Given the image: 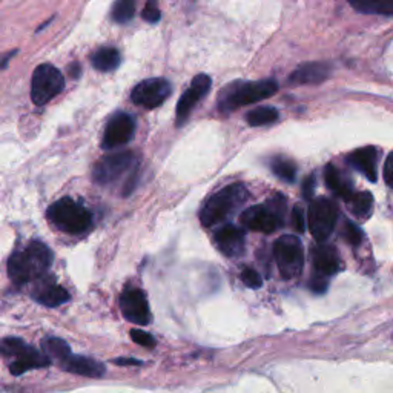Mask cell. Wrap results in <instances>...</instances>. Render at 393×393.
Listing matches in <instances>:
<instances>
[{
	"label": "cell",
	"mask_w": 393,
	"mask_h": 393,
	"mask_svg": "<svg viewBox=\"0 0 393 393\" xmlns=\"http://www.w3.org/2000/svg\"><path fill=\"white\" fill-rule=\"evenodd\" d=\"M143 19L149 22V24H157L162 17V12H160V8L157 5V0H148L147 5H144V10L142 12Z\"/></svg>",
	"instance_id": "4dcf8cb0"
},
{
	"label": "cell",
	"mask_w": 393,
	"mask_h": 393,
	"mask_svg": "<svg viewBox=\"0 0 393 393\" xmlns=\"http://www.w3.org/2000/svg\"><path fill=\"white\" fill-rule=\"evenodd\" d=\"M135 133V120L133 115L126 112H117L109 119L105 128L103 138H101V148L109 151L126 144Z\"/></svg>",
	"instance_id": "7c38bea8"
},
{
	"label": "cell",
	"mask_w": 393,
	"mask_h": 393,
	"mask_svg": "<svg viewBox=\"0 0 393 393\" xmlns=\"http://www.w3.org/2000/svg\"><path fill=\"white\" fill-rule=\"evenodd\" d=\"M347 205L355 217L367 218L374 208V195L370 192L353 194L351 199L347 200Z\"/></svg>",
	"instance_id": "d4e9b609"
},
{
	"label": "cell",
	"mask_w": 393,
	"mask_h": 393,
	"mask_svg": "<svg viewBox=\"0 0 393 393\" xmlns=\"http://www.w3.org/2000/svg\"><path fill=\"white\" fill-rule=\"evenodd\" d=\"M14 54H16V51H11V53H8V54H0V69H3L6 65H8L10 59Z\"/></svg>",
	"instance_id": "74e56055"
},
{
	"label": "cell",
	"mask_w": 393,
	"mask_h": 393,
	"mask_svg": "<svg viewBox=\"0 0 393 393\" xmlns=\"http://www.w3.org/2000/svg\"><path fill=\"white\" fill-rule=\"evenodd\" d=\"M172 86L166 78H148L138 83L131 94V99L135 105L154 109L165 103L171 96Z\"/></svg>",
	"instance_id": "8fae6325"
},
{
	"label": "cell",
	"mask_w": 393,
	"mask_h": 393,
	"mask_svg": "<svg viewBox=\"0 0 393 393\" xmlns=\"http://www.w3.org/2000/svg\"><path fill=\"white\" fill-rule=\"evenodd\" d=\"M343 237L346 238V242L352 246H358L362 242V232L361 229L356 226V224L346 221L344 229H343Z\"/></svg>",
	"instance_id": "f1b7e54d"
},
{
	"label": "cell",
	"mask_w": 393,
	"mask_h": 393,
	"mask_svg": "<svg viewBox=\"0 0 393 393\" xmlns=\"http://www.w3.org/2000/svg\"><path fill=\"white\" fill-rule=\"evenodd\" d=\"M63 366L65 370H68L69 374L86 378H100L106 372L103 364L83 355H71L69 358L63 362Z\"/></svg>",
	"instance_id": "d6986e66"
},
{
	"label": "cell",
	"mask_w": 393,
	"mask_h": 393,
	"mask_svg": "<svg viewBox=\"0 0 393 393\" xmlns=\"http://www.w3.org/2000/svg\"><path fill=\"white\" fill-rule=\"evenodd\" d=\"M49 221L67 234H85L91 228L92 215L88 209L72 199H62L48 209Z\"/></svg>",
	"instance_id": "5b68a950"
},
{
	"label": "cell",
	"mask_w": 393,
	"mask_h": 393,
	"mask_svg": "<svg viewBox=\"0 0 393 393\" xmlns=\"http://www.w3.org/2000/svg\"><path fill=\"white\" fill-rule=\"evenodd\" d=\"M91 62H92V67L99 69V71H114L115 68H119V65L122 62V57L120 53L115 48H100L97 49L96 53L92 54L91 57Z\"/></svg>",
	"instance_id": "7402d4cb"
},
{
	"label": "cell",
	"mask_w": 393,
	"mask_h": 393,
	"mask_svg": "<svg viewBox=\"0 0 393 393\" xmlns=\"http://www.w3.org/2000/svg\"><path fill=\"white\" fill-rule=\"evenodd\" d=\"M278 91L275 80H260V82H234L228 85L218 99V108L223 114H229L235 109L258 103V101L272 97Z\"/></svg>",
	"instance_id": "7a4b0ae2"
},
{
	"label": "cell",
	"mask_w": 393,
	"mask_h": 393,
	"mask_svg": "<svg viewBox=\"0 0 393 393\" xmlns=\"http://www.w3.org/2000/svg\"><path fill=\"white\" fill-rule=\"evenodd\" d=\"M131 338H133V341H135L137 344H140V346H143V347L152 349V347L156 346L154 337H152L151 333L143 332V331H140V329H133V331H131Z\"/></svg>",
	"instance_id": "1f68e13d"
},
{
	"label": "cell",
	"mask_w": 393,
	"mask_h": 393,
	"mask_svg": "<svg viewBox=\"0 0 393 393\" xmlns=\"http://www.w3.org/2000/svg\"><path fill=\"white\" fill-rule=\"evenodd\" d=\"M315 185H317L315 176H309L308 178L304 180L303 195H304L306 200H312V196H314V192H315Z\"/></svg>",
	"instance_id": "836d02e7"
},
{
	"label": "cell",
	"mask_w": 393,
	"mask_h": 393,
	"mask_svg": "<svg viewBox=\"0 0 393 393\" xmlns=\"http://www.w3.org/2000/svg\"><path fill=\"white\" fill-rule=\"evenodd\" d=\"M324 181L331 191L338 195L340 199L349 200L353 195V186L351 181L347 180L343 172L338 171L333 165H327L324 169Z\"/></svg>",
	"instance_id": "ffe728a7"
},
{
	"label": "cell",
	"mask_w": 393,
	"mask_h": 393,
	"mask_svg": "<svg viewBox=\"0 0 393 393\" xmlns=\"http://www.w3.org/2000/svg\"><path fill=\"white\" fill-rule=\"evenodd\" d=\"M137 0H115L112 6V19L117 24H126L135 14Z\"/></svg>",
	"instance_id": "83f0119b"
},
{
	"label": "cell",
	"mask_w": 393,
	"mask_h": 393,
	"mask_svg": "<svg viewBox=\"0 0 393 393\" xmlns=\"http://www.w3.org/2000/svg\"><path fill=\"white\" fill-rule=\"evenodd\" d=\"M65 88L62 72L49 63H43L35 68L31 80V99L34 105L43 106L56 99Z\"/></svg>",
	"instance_id": "52a82bcc"
},
{
	"label": "cell",
	"mask_w": 393,
	"mask_h": 393,
	"mask_svg": "<svg viewBox=\"0 0 393 393\" xmlns=\"http://www.w3.org/2000/svg\"><path fill=\"white\" fill-rule=\"evenodd\" d=\"M246 120L251 126H265L271 125V123L278 120V111L272 106H260L252 109V111L246 115Z\"/></svg>",
	"instance_id": "484cf974"
},
{
	"label": "cell",
	"mask_w": 393,
	"mask_h": 393,
	"mask_svg": "<svg viewBox=\"0 0 393 393\" xmlns=\"http://www.w3.org/2000/svg\"><path fill=\"white\" fill-rule=\"evenodd\" d=\"M0 351L5 355L14 356V362L11 364V374L12 375H22L28 372L31 369H39V367H47L51 364V360L47 355L40 353L37 349L31 347L26 344L25 341L19 338H6L0 343Z\"/></svg>",
	"instance_id": "8992f818"
},
{
	"label": "cell",
	"mask_w": 393,
	"mask_h": 393,
	"mask_svg": "<svg viewBox=\"0 0 393 393\" xmlns=\"http://www.w3.org/2000/svg\"><path fill=\"white\" fill-rule=\"evenodd\" d=\"M356 11L376 16H393V0H349Z\"/></svg>",
	"instance_id": "603a6c76"
},
{
	"label": "cell",
	"mask_w": 393,
	"mask_h": 393,
	"mask_svg": "<svg viewBox=\"0 0 393 393\" xmlns=\"http://www.w3.org/2000/svg\"><path fill=\"white\" fill-rule=\"evenodd\" d=\"M310 289L317 294H323L324 290L327 289V281H326L324 276H317V278L312 280L310 281Z\"/></svg>",
	"instance_id": "d590c367"
},
{
	"label": "cell",
	"mask_w": 393,
	"mask_h": 393,
	"mask_svg": "<svg viewBox=\"0 0 393 393\" xmlns=\"http://www.w3.org/2000/svg\"><path fill=\"white\" fill-rule=\"evenodd\" d=\"M332 72V67L324 62H309L298 67L292 74L289 76V85H318L329 78Z\"/></svg>",
	"instance_id": "9a60e30c"
},
{
	"label": "cell",
	"mask_w": 393,
	"mask_h": 393,
	"mask_svg": "<svg viewBox=\"0 0 393 393\" xmlns=\"http://www.w3.org/2000/svg\"><path fill=\"white\" fill-rule=\"evenodd\" d=\"M34 298L47 308H57L69 301V292L65 287L56 285V283H42Z\"/></svg>",
	"instance_id": "44dd1931"
},
{
	"label": "cell",
	"mask_w": 393,
	"mask_h": 393,
	"mask_svg": "<svg viewBox=\"0 0 393 393\" xmlns=\"http://www.w3.org/2000/svg\"><path fill=\"white\" fill-rule=\"evenodd\" d=\"M271 169L276 177L287 183H294L296 178V166L292 160L285 157H275L271 162Z\"/></svg>",
	"instance_id": "4316f807"
},
{
	"label": "cell",
	"mask_w": 393,
	"mask_h": 393,
	"mask_svg": "<svg viewBox=\"0 0 393 393\" xmlns=\"http://www.w3.org/2000/svg\"><path fill=\"white\" fill-rule=\"evenodd\" d=\"M53 265V252L42 242H31L26 249L12 253L8 260V275L14 285L22 286L40 280Z\"/></svg>",
	"instance_id": "6da1fadb"
},
{
	"label": "cell",
	"mask_w": 393,
	"mask_h": 393,
	"mask_svg": "<svg viewBox=\"0 0 393 393\" xmlns=\"http://www.w3.org/2000/svg\"><path fill=\"white\" fill-rule=\"evenodd\" d=\"M338 218V209L335 203L324 196H319L317 200H312L309 206V229L318 243L326 242L335 229Z\"/></svg>",
	"instance_id": "9c48e42d"
},
{
	"label": "cell",
	"mask_w": 393,
	"mask_h": 393,
	"mask_svg": "<svg viewBox=\"0 0 393 393\" xmlns=\"http://www.w3.org/2000/svg\"><path fill=\"white\" fill-rule=\"evenodd\" d=\"M42 347H43V351L47 352V356L49 360L53 358V360L60 361L62 364L72 355L69 346L67 344V341H63L62 338H56V337L45 338L42 341Z\"/></svg>",
	"instance_id": "cb8c5ba5"
},
{
	"label": "cell",
	"mask_w": 393,
	"mask_h": 393,
	"mask_svg": "<svg viewBox=\"0 0 393 393\" xmlns=\"http://www.w3.org/2000/svg\"><path fill=\"white\" fill-rule=\"evenodd\" d=\"M247 199H249V194L242 183H232L223 187L221 191L210 196L203 206L200 212L201 224L206 228H212L215 224L228 220L244 205Z\"/></svg>",
	"instance_id": "3957f363"
},
{
	"label": "cell",
	"mask_w": 393,
	"mask_h": 393,
	"mask_svg": "<svg viewBox=\"0 0 393 393\" xmlns=\"http://www.w3.org/2000/svg\"><path fill=\"white\" fill-rule=\"evenodd\" d=\"M215 243L224 256L238 257L244 251V231L235 226H224L215 234Z\"/></svg>",
	"instance_id": "ac0fdd59"
},
{
	"label": "cell",
	"mask_w": 393,
	"mask_h": 393,
	"mask_svg": "<svg viewBox=\"0 0 393 393\" xmlns=\"http://www.w3.org/2000/svg\"><path fill=\"white\" fill-rule=\"evenodd\" d=\"M114 364H117V366H142V361L135 358H119L114 360Z\"/></svg>",
	"instance_id": "8d00e7d4"
},
{
	"label": "cell",
	"mask_w": 393,
	"mask_h": 393,
	"mask_svg": "<svg viewBox=\"0 0 393 393\" xmlns=\"http://www.w3.org/2000/svg\"><path fill=\"white\" fill-rule=\"evenodd\" d=\"M210 90V78L206 74L196 76L183 96L178 100L177 105V125L181 126L187 120L189 114L192 112L199 100L206 96Z\"/></svg>",
	"instance_id": "5bb4252c"
},
{
	"label": "cell",
	"mask_w": 393,
	"mask_h": 393,
	"mask_svg": "<svg viewBox=\"0 0 393 393\" xmlns=\"http://www.w3.org/2000/svg\"><path fill=\"white\" fill-rule=\"evenodd\" d=\"M274 253L283 278L290 280L300 275L304 265L303 244L294 235H283L275 242Z\"/></svg>",
	"instance_id": "ba28073f"
},
{
	"label": "cell",
	"mask_w": 393,
	"mask_h": 393,
	"mask_svg": "<svg viewBox=\"0 0 393 393\" xmlns=\"http://www.w3.org/2000/svg\"><path fill=\"white\" fill-rule=\"evenodd\" d=\"M122 312L128 321L144 326L151 321L148 298L140 289H129L122 295Z\"/></svg>",
	"instance_id": "4fadbf2b"
},
{
	"label": "cell",
	"mask_w": 393,
	"mask_h": 393,
	"mask_svg": "<svg viewBox=\"0 0 393 393\" xmlns=\"http://www.w3.org/2000/svg\"><path fill=\"white\" fill-rule=\"evenodd\" d=\"M384 178H385V183H387L390 187H393V154H390L387 160H385Z\"/></svg>",
	"instance_id": "e575fe53"
},
{
	"label": "cell",
	"mask_w": 393,
	"mask_h": 393,
	"mask_svg": "<svg viewBox=\"0 0 393 393\" xmlns=\"http://www.w3.org/2000/svg\"><path fill=\"white\" fill-rule=\"evenodd\" d=\"M347 162L353 169L361 172L362 176H366L369 181L375 183L378 172H376V165H378V149L374 147H364L353 151L351 156L347 157Z\"/></svg>",
	"instance_id": "e0dca14e"
},
{
	"label": "cell",
	"mask_w": 393,
	"mask_h": 393,
	"mask_svg": "<svg viewBox=\"0 0 393 393\" xmlns=\"http://www.w3.org/2000/svg\"><path fill=\"white\" fill-rule=\"evenodd\" d=\"M72 68H76V77H78V65H76V67ZM71 76H74V69H71Z\"/></svg>",
	"instance_id": "f35d334b"
},
{
	"label": "cell",
	"mask_w": 393,
	"mask_h": 393,
	"mask_svg": "<svg viewBox=\"0 0 393 393\" xmlns=\"http://www.w3.org/2000/svg\"><path fill=\"white\" fill-rule=\"evenodd\" d=\"M292 226L296 232L303 234L306 229V220H304V212L300 206H295L292 210Z\"/></svg>",
	"instance_id": "d6a6232c"
},
{
	"label": "cell",
	"mask_w": 393,
	"mask_h": 393,
	"mask_svg": "<svg viewBox=\"0 0 393 393\" xmlns=\"http://www.w3.org/2000/svg\"><path fill=\"white\" fill-rule=\"evenodd\" d=\"M242 280L247 287L251 289H258L263 285V278H261L260 274L257 271H253L251 267H244L242 272Z\"/></svg>",
	"instance_id": "f546056e"
},
{
	"label": "cell",
	"mask_w": 393,
	"mask_h": 393,
	"mask_svg": "<svg viewBox=\"0 0 393 393\" xmlns=\"http://www.w3.org/2000/svg\"><path fill=\"white\" fill-rule=\"evenodd\" d=\"M285 215L286 199L281 194H275L265 205H257L246 209L242 214V223L244 228L251 231L272 234L276 229L283 228Z\"/></svg>",
	"instance_id": "277c9868"
},
{
	"label": "cell",
	"mask_w": 393,
	"mask_h": 393,
	"mask_svg": "<svg viewBox=\"0 0 393 393\" xmlns=\"http://www.w3.org/2000/svg\"><path fill=\"white\" fill-rule=\"evenodd\" d=\"M312 263L318 276H331L340 271V256L333 246L319 243L312 247Z\"/></svg>",
	"instance_id": "2e32d148"
},
{
	"label": "cell",
	"mask_w": 393,
	"mask_h": 393,
	"mask_svg": "<svg viewBox=\"0 0 393 393\" xmlns=\"http://www.w3.org/2000/svg\"><path fill=\"white\" fill-rule=\"evenodd\" d=\"M135 166V156L133 152H117L103 157L94 166L92 178L99 185H111Z\"/></svg>",
	"instance_id": "30bf717a"
}]
</instances>
